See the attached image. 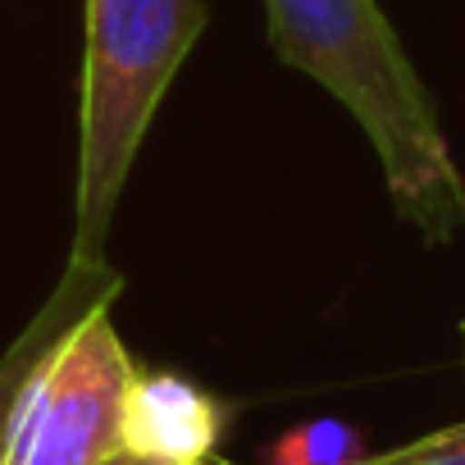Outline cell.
Returning <instances> with one entry per match:
<instances>
[{"instance_id": "cell-5", "label": "cell", "mask_w": 465, "mask_h": 465, "mask_svg": "<svg viewBox=\"0 0 465 465\" xmlns=\"http://www.w3.org/2000/svg\"><path fill=\"white\" fill-rule=\"evenodd\" d=\"M114 297H119V274L110 265H64V279L55 283L46 306L28 320V329L10 342V351L0 356V465L10 460L15 420H19V406H24L28 383L42 370V361L64 342V333L87 311H96L101 302H114Z\"/></svg>"}, {"instance_id": "cell-2", "label": "cell", "mask_w": 465, "mask_h": 465, "mask_svg": "<svg viewBox=\"0 0 465 465\" xmlns=\"http://www.w3.org/2000/svg\"><path fill=\"white\" fill-rule=\"evenodd\" d=\"M205 19L210 0H87L69 265H105V238L142 137Z\"/></svg>"}, {"instance_id": "cell-3", "label": "cell", "mask_w": 465, "mask_h": 465, "mask_svg": "<svg viewBox=\"0 0 465 465\" xmlns=\"http://www.w3.org/2000/svg\"><path fill=\"white\" fill-rule=\"evenodd\" d=\"M133 379L137 365L101 302L33 374L5 465H119Z\"/></svg>"}, {"instance_id": "cell-4", "label": "cell", "mask_w": 465, "mask_h": 465, "mask_svg": "<svg viewBox=\"0 0 465 465\" xmlns=\"http://www.w3.org/2000/svg\"><path fill=\"white\" fill-rule=\"evenodd\" d=\"M223 406L183 374H142L124 406V451L142 465H214Z\"/></svg>"}, {"instance_id": "cell-6", "label": "cell", "mask_w": 465, "mask_h": 465, "mask_svg": "<svg viewBox=\"0 0 465 465\" xmlns=\"http://www.w3.org/2000/svg\"><path fill=\"white\" fill-rule=\"evenodd\" d=\"M270 465H361L365 460V433L342 420H311L270 442Z\"/></svg>"}, {"instance_id": "cell-1", "label": "cell", "mask_w": 465, "mask_h": 465, "mask_svg": "<svg viewBox=\"0 0 465 465\" xmlns=\"http://www.w3.org/2000/svg\"><path fill=\"white\" fill-rule=\"evenodd\" d=\"M274 55L315 78L370 137L388 196L433 242L465 228V178L379 0H265Z\"/></svg>"}, {"instance_id": "cell-8", "label": "cell", "mask_w": 465, "mask_h": 465, "mask_svg": "<svg viewBox=\"0 0 465 465\" xmlns=\"http://www.w3.org/2000/svg\"><path fill=\"white\" fill-rule=\"evenodd\" d=\"M214 465H228V460H214Z\"/></svg>"}, {"instance_id": "cell-7", "label": "cell", "mask_w": 465, "mask_h": 465, "mask_svg": "<svg viewBox=\"0 0 465 465\" xmlns=\"http://www.w3.org/2000/svg\"><path fill=\"white\" fill-rule=\"evenodd\" d=\"M361 465H465V424L433 429L388 456H365Z\"/></svg>"}]
</instances>
